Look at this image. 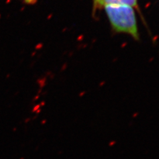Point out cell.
Masks as SVG:
<instances>
[{"label":"cell","instance_id":"3957f363","mask_svg":"<svg viewBox=\"0 0 159 159\" xmlns=\"http://www.w3.org/2000/svg\"><path fill=\"white\" fill-rule=\"evenodd\" d=\"M23 2L27 4V5H31V4H34L37 2V0H23Z\"/></svg>","mask_w":159,"mask_h":159},{"label":"cell","instance_id":"6da1fadb","mask_svg":"<svg viewBox=\"0 0 159 159\" xmlns=\"http://www.w3.org/2000/svg\"><path fill=\"white\" fill-rule=\"evenodd\" d=\"M106 11L113 28L117 32L125 33L134 38H139L135 12L132 7L125 5L105 6Z\"/></svg>","mask_w":159,"mask_h":159},{"label":"cell","instance_id":"7a4b0ae2","mask_svg":"<svg viewBox=\"0 0 159 159\" xmlns=\"http://www.w3.org/2000/svg\"><path fill=\"white\" fill-rule=\"evenodd\" d=\"M94 7H102L110 5H125L131 7H135L137 0H93Z\"/></svg>","mask_w":159,"mask_h":159}]
</instances>
